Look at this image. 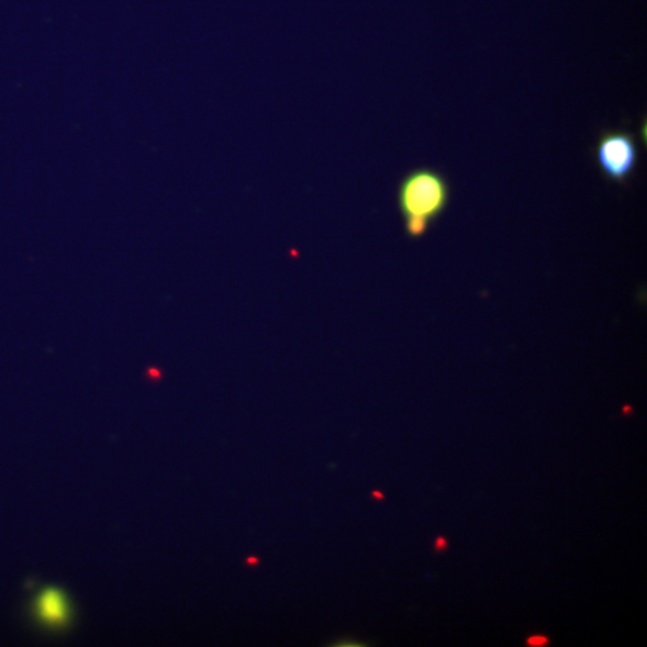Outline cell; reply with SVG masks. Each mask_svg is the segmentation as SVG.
<instances>
[{
	"label": "cell",
	"mask_w": 647,
	"mask_h": 647,
	"mask_svg": "<svg viewBox=\"0 0 647 647\" xmlns=\"http://www.w3.org/2000/svg\"><path fill=\"white\" fill-rule=\"evenodd\" d=\"M447 547L448 544L445 537L439 536L437 539H435V550L444 551Z\"/></svg>",
	"instance_id": "obj_5"
},
{
	"label": "cell",
	"mask_w": 647,
	"mask_h": 647,
	"mask_svg": "<svg viewBox=\"0 0 647 647\" xmlns=\"http://www.w3.org/2000/svg\"><path fill=\"white\" fill-rule=\"evenodd\" d=\"M247 562H248V564H250V565H256V564H258L259 561H258V559H257V558H249V559L247 560Z\"/></svg>",
	"instance_id": "obj_8"
},
{
	"label": "cell",
	"mask_w": 647,
	"mask_h": 647,
	"mask_svg": "<svg viewBox=\"0 0 647 647\" xmlns=\"http://www.w3.org/2000/svg\"><path fill=\"white\" fill-rule=\"evenodd\" d=\"M450 201V187L439 171L417 168L402 179L398 203L405 233L413 239L424 236Z\"/></svg>",
	"instance_id": "obj_1"
},
{
	"label": "cell",
	"mask_w": 647,
	"mask_h": 647,
	"mask_svg": "<svg viewBox=\"0 0 647 647\" xmlns=\"http://www.w3.org/2000/svg\"><path fill=\"white\" fill-rule=\"evenodd\" d=\"M373 497H375L377 500H382V499H384V494H382V493H380V492H373Z\"/></svg>",
	"instance_id": "obj_7"
},
{
	"label": "cell",
	"mask_w": 647,
	"mask_h": 647,
	"mask_svg": "<svg viewBox=\"0 0 647 647\" xmlns=\"http://www.w3.org/2000/svg\"><path fill=\"white\" fill-rule=\"evenodd\" d=\"M526 645L532 647H544L549 645V638L544 635H535L526 640Z\"/></svg>",
	"instance_id": "obj_4"
},
{
	"label": "cell",
	"mask_w": 647,
	"mask_h": 647,
	"mask_svg": "<svg viewBox=\"0 0 647 647\" xmlns=\"http://www.w3.org/2000/svg\"><path fill=\"white\" fill-rule=\"evenodd\" d=\"M36 613L47 625L63 626L69 618L68 601L60 591L48 589L37 599Z\"/></svg>",
	"instance_id": "obj_3"
},
{
	"label": "cell",
	"mask_w": 647,
	"mask_h": 647,
	"mask_svg": "<svg viewBox=\"0 0 647 647\" xmlns=\"http://www.w3.org/2000/svg\"><path fill=\"white\" fill-rule=\"evenodd\" d=\"M149 376L150 377H160V371H157V369H155V371H153V369H150Z\"/></svg>",
	"instance_id": "obj_6"
},
{
	"label": "cell",
	"mask_w": 647,
	"mask_h": 647,
	"mask_svg": "<svg viewBox=\"0 0 647 647\" xmlns=\"http://www.w3.org/2000/svg\"><path fill=\"white\" fill-rule=\"evenodd\" d=\"M595 155L603 176L618 183L626 182L639 163L637 141L627 131L603 132Z\"/></svg>",
	"instance_id": "obj_2"
}]
</instances>
